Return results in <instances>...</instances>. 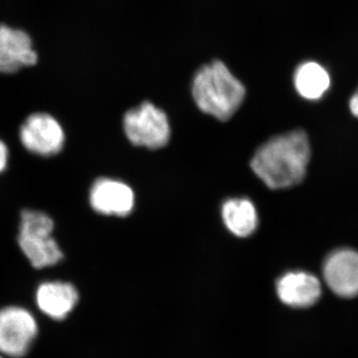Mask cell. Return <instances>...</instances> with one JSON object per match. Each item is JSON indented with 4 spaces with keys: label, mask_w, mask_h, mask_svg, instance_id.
<instances>
[{
    "label": "cell",
    "mask_w": 358,
    "mask_h": 358,
    "mask_svg": "<svg viewBox=\"0 0 358 358\" xmlns=\"http://www.w3.org/2000/svg\"><path fill=\"white\" fill-rule=\"evenodd\" d=\"M310 159L307 134L294 131L264 143L252 159L251 167L268 187L282 189L303 180Z\"/></svg>",
    "instance_id": "6da1fadb"
},
{
    "label": "cell",
    "mask_w": 358,
    "mask_h": 358,
    "mask_svg": "<svg viewBox=\"0 0 358 358\" xmlns=\"http://www.w3.org/2000/svg\"><path fill=\"white\" fill-rule=\"evenodd\" d=\"M192 95L202 112L225 122L243 103L246 90L227 66L214 60L197 71L193 79Z\"/></svg>",
    "instance_id": "7a4b0ae2"
},
{
    "label": "cell",
    "mask_w": 358,
    "mask_h": 358,
    "mask_svg": "<svg viewBox=\"0 0 358 358\" xmlns=\"http://www.w3.org/2000/svg\"><path fill=\"white\" fill-rule=\"evenodd\" d=\"M53 230L54 221L48 214L29 209L21 212L17 242L32 267H51L64 257L52 236Z\"/></svg>",
    "instance_id": "3957f363"
},
{
    "label": "cell",
    "mask_w": 358,
    "mask_h": 358,
    "mask_svg": "<svg viewBox=\"0 0 358 358\" xmlns=\"http://www.w3.org/2000/svg\"><path fill=\"white\" fill-rule=\"evenodd\" d=\"M124 129L133 145L152 150L166 147L171 138L166 115L150 102L143 103L140 107L126 113Z\"/></svg>",
    "instance_id": "277c9868"
},
{
    "label": "cell",
    "mask_w": 358,
    "mask_h": 358,
    "mask_svg": "<svg viewBox=\"0 0 358 358\" xmlns=\"http://www.w3.org/2000/svg\"><path fill=\"white\" fill-rule=\"evenodd\" d=\"M38 331L34 315L26 308L9 306L0 310V353L6 357H25Z\"/></svg>",
    "instance_id": "5b68a950"
},
{
    "label": "cell",
    "mask_w": 358,
    "mask_h": 358,
    "mask_svg": "<svg viewBox=\"0 0 358 358\" xmlns=\"http://www.w3.org/2000/svg\"><path fill=\"white\" fill-rule=\"evenodd\" d=\"M23 147L40 157H53L63 150L65 133L60 122L47 113L30 115L20 127Z\"/></svg>",
    "instance_id": "8992f818"
},
{
    "label": "cell",
    "mask_w": 358,
    "mask_h": 358,
    "mask_svg": "<svg viewBox=\"0 0 358 358\" xmlns=\"http://www.w3.org/2000/svg\"><path fill=\"white\" fill-rule=\"evenodd\" d=\"M38 61L31 37L25 31L0 24V73L13 74Z\"/></svg>",
    "instance_id": "52a82bcc"
},
{
    "label": "cell",
    "mask_w": 358,
    "mask_h": 358,
    "mask_svg": "<svg viewBox=\"0 0 358 358\" xmlns=\"http://www.w3.org/2000/svg\"><path fill=\"white\" fill-rule=\"evenodd\" d=\"M92 208L103 215L127 216L133 211V190L122 181L99 178L92 185L89 194Z\"/></svg>",
    "instance_id": "ba28073f"
},
{
    "label": "cell",
    "mask_w": 358,
    "mask_h": 358,
    "mask_svg": "<svg viewBox=\"0 0 358 358\" xmlns=\"http://www.w3.org/2000/svg\"><path fill=\"white\" fill-rule=\"evenodd\" d=\"M324 277L327 286L343 298L358 296V253L338 250L327 259Z\"/></svg>",
    "instance_id": "9c48e42d"
},
{
    "label": "cell",
    "mask_w": 358,
    "mask_h": 358,
    "mask_svg": "<svg viewBox=\"0 0 358 358\" xmlns=\"http://www.w3.org/2000/svg\"><path fill=\"white\" fill-rule=\"evenodd\" d=\"M37 307L52 320H63L72 313L79 301L74 285L62 281L44 282L35 294Z\"/></svg>",
    "instance_id": "30bf717a"
},
{
    "label": "cell",
    "mask_w": 358,
    "mask_h": 358,
    "mask_svg": "<svg viewBox=\"0 0 358 358\" xmlns=\"http://www.w3.org/2000/svg\"><path fill=\"white\" fill-rule=\"evenodd\" d=\"M277 293L280 300L296 308L315 305L322 294V286L317 277L305 272H291L278 281Z\"/></svg>",
    "instance_id": "8fae6325"
},
{
    "label": "cell",
    "mask_w": 358,
    "mask_h": 358,
    "mask_svg": "<svg viewBox=\"0 0 358 358\" xmlns=\"http://www.w3.org/2000/svg\"><path fill=\"white\" fill-rule=\"evenodd\" d=\"M226 227L238 237H248L256 230L258 216L254 204L247 199H229L223 204Z\"/></svg>",
    "instance_id": "7c38bea8"
},
{
    "label": "cell",
    "mask_w": 358,
    "mask_h": 358,
    "mask_svg": "<svg viewBox=\"0 0 358 358\" xmlns=\"http://www.w3.org/2000/svg\"><path fill=\"white\" fill-rule=\"evenodd\" d=\"M329 74L317 63L308 62L301 65L294 73V86L303 98L317 100L329 89Z\"/></svg>",
    "instance_id": "4fadbf2b"
},
{
    "label": "cell",
    "mask_w": 358,
    "mask_h": 358,
    "mask_svg": "<svg viewBox=\"0 0 358 358\" xmlns=\"http://www.w3.org/2000/svg\"><path fill=\"white\" fill-rule=\"evenodd\" d=\"M7 164H8V148L3 141H0V173L6 171Z\"/></svg>",
    "instance_id": "5bb4252c"
},
{
    "label": "cell",
    "mask_w": 358,
    "mask_h": 358,
    "mask_svg": "<svg viewBox=\"0 0 358 358\" xmlns=\"http://www.w3.org/2000/svg\"><path fill=\"white\" fill-rule=\"evenodd\" d=\"M350 108L352 115L358 117V90L357 93L353 95L352 100H350Z\"/></svg>",
    "instance_id": "9a60e30c"
},
{
    "label": "cell",
    "mask_w": 358,
    "mask_h": 358,
    "mask_svg": "<svg viewBox=\"0 0 358 358\" xmlns=\"http://www.w3.org/2000/svg\"><path fill=\"white\" fill-rule=\"evenodd\" d=\"M0 358H3V357H0Z\"/></svg>",
    "instance_id": "2e32d148"
}]
</instances>
